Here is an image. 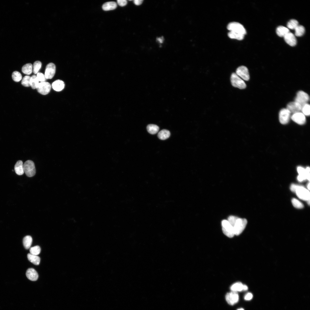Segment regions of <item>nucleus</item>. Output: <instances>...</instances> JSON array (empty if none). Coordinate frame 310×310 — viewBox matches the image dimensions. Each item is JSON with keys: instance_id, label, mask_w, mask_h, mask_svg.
Wrapping results in <instances>:
<instances>
[{"instance_id": "obj_38", "label": "nucleus", "mask_w": 310, "mask_h": 310, "mask_svg": "<svg viewBox=\"0 0 310 310\" xmlns=\"http://www.w3.org/2000/svg\"><path fill=\"white\" fill-rule=\"evenodd\" d=\"M36 77L38 81L41 82H45L46 79L44 75L40 72L37 73Z\"/></svg>"}, {"instance_id": "obj_24", "label": "nucleus", "mask_w": 310, "mask_h": 310, "mask_svg": "<svg viewBox=\"0 0 310 310\" xmlns=\"http://www.w3.org/2000/svg\"><path fill=\"white\" fill-rule=\"evenodd\" d=\"M170 131L166 129H163L159 131L158 134V138L161 140H164L168 138L170 136Z\"/></svg>"}, {"instance_id": "obj_33", "label": "nucleus", "mask_w": 310, "mask_h": 310, "mask_svg": "<svg viewBox=\"0 0 310 310\" xmlns=\"http://www.w3.org/2000/svg\"><path fill=\"white\" fill-rule=\"evenodd\" d=\"M12 77L14 81L18 82L22 80V77L21 74L19 72L15 71L13 72Z\"/></svg>"}, {"instance_id": "obj_34", "label": "nucleus", "mask_w": 310, "mask_h": 310, "mask_svg": "<svg viewBox=\"0 0 310 310\" xmlns=\"http://www.w3.org/2000/svg\"><path fill=\"white\" fill-rule=\"evenodd\" d=\"M302 113L305 116H308L310 114V106L308 103L304 105L302 108Z\"/></svg>"}, {"instance_id": "obj_20", "label": "nucleus", "mask_w": 310, "mask_h": 310, "mask_svg": "<svg viewBox=\"0 0 310 310\" xmlns=\"http://www.w3.org/2000/svg\"><path fill=\"white\" fill-rule=\"evenodd\" d=\"M117 7L116 3L114 1H109L104 3L102 6L103 10L105 11L114 10Z\"/></svg>"}, {"instance_id": "obj_15", "label": "nucleus", "mask_w": 310, "mask_h": 310, "mask_svg": "<svg viewBox=\"0 0 310 310\" xmlns=\"http://www.w3.org/2000/svg\"><path fill=\"white\" fill-rule=\"evenodd\" d=\"M284 39L288 44L291 46H295L297 44V40L294 35L289 32L284 37Z\"/></svg>"}, {"instance_id": "obj_36", "label": "nucleus", "mask_w": 310, "mask_h": 310, "mask_svg": "<svg viewBox=\"0 0 310 310\" xmlns=\"http://www.w3.org/2000/svg\"><path fill=\"white\" fill-rule=\"evenodd\" d=\"M31 77L29 75L25 76L21 82L22 84L24 86L28 87L30 86V81Z\"/></svg>"}, {"instance_id": "obj_30", "label": "nucleus", "mask_w": 310, "mask_h": 310, "mask_svg": "<svg viewBox=\"0 0 310 310\" xmlns=\"http://www.w3.org/2000/svg\"><path fill=\"white\" fill-rule=\"evenodd\" d=\"M295 35L297 36H301L303 35L305 32V28L303 26L298 25L294 29Z\"/></svg>"}, {"instance_id": "obj_25", "label": "nucleus", "mask_w": 310, "mask_h": 310, "mask_svg": "<svg viewBox=\"0 0 310 310\" xmlns=\"http://www.w3.org/2000/svg\"><path fill=\"white\" fill-rule=\"evenodd\" d=\"M228 35L230 38L235 39L239 40H243L245 35L240 33L230 31L228 33Z\"/></svg>"}, {"instance_id": "obj_22", "label": "nucleus", "mask_w": 310, "mask_h": 310, "mask_svg": "<svg viewBox=\"0 0 310 310\" xmlns=\"http://www.w3.org/2000/svg\"><path fill=\"white\" fill-rule=\"evenodd\" d=\"M27 256L28 260L30 262L36 265H39L40 261V258L39 257L30 253H28Z\"/></svg>"}, {"instance_id": "obj_10", "label": "nucleus", "mask_w": 310, "mask_h": 310, "mask_svg": "<svg viewBox=\"0 0 310 310\" xmlns=\"http://www.w3.org/2000/svg\"><path fill=\"white\" fill-rule=\"evenodd\" d=\"M236 73L243 79L248 81L250 78L249 73L247 68L244 66L239 67L236 70Z\"/></svg>"}, {"instance_id": "obj_9", "label": "nucleus", "mask_w": 310, "mask_h": 310, "mask_svg": "<svg viewBox=\"0 0 310 310\" xmlns=\"http://www.w3.org/2000/svg\"><path fill=\"white\" fill-rule=\"evenodd\" d=\"M51 88L50 84L47 82H41L39 83L36 89L40 94L45 95L48 94Z\"/></svg>"}, {"instance_id": "obj_26", "label": "nucleus", "mask_w": 310, "mask_h": 310, "mask_svg": "<svg viewBox=\"0 0 310 310\" xmlns=\"http://www.w3.org/2000/svg\"><path fill=\"white\" fill-rule=\"evenodd\" d=\"M32 68L33 66L32 64L27 63L23 66L22 69V71L24 74L29 75L32 73L33 71Z\"/></svg>"}, {"instance_id": "obj_27", "label": "nucleus", "mask_w": 310, "mask_h": 310, "mask_svg": "<svg viewBox=\"0 0 310 310\" xmlns=\"http://www.w3.org/2000/svg\"><path fill=\"white\" fill-rule=\"evenodd\" d=\"M159 129L158 126L153 124H149L147 127L148 131L152 134H154L157 133L158 132Z\"/></svg>"}, {"instance_id": "obj_18", "label": "nucleus", "mask_w": 310, "mask_h": 310, "mask_svg": "<svg viewBox=\"0 0 310 310\" xmlns=\"http://www.w3.org/2000/svg\"><path fill=\"white\" fill-rule=\"evenodd\" d=\"M52 86L53 89L56 91L59 92L62 90L65 87V84L64 82L62 80H57L52 84Z\"/></svg>"}, {"instance_id": "obj_43", "label": "nucleus", "mask_w": 310, "mask_h": 310, "mask_svg": "<svg viewBox=\"0 0 310 310\" xmlns=\"http://www.w3.org/2000/svg\"><path fill=\"white\" fill-rule=\"evenodd\" d=\"M143 0H134L133 1L134 3L136 5H141L142 3Z\"/></svg>"}, {"instance_id": "obj_37", "label": "nucleus", "mask_w": 310, "mask_h": 310, "mask_svg": "<svg viewBox=\"0 0 310 310\" xmlns=\"http://www.w3.org/2000/svg\"><path fill=\"white\" fill-rule=\"evenodd\" d=\"M292 202L293 206L296 208L301 209L304 207L303 204L296 198H293L292 200Z\"/></svg>"}, {"instance_id": "obj_19", "label": "nucleus", "mask_w": 310, "mask_h": 310, "mask_svg": "<svg viewBox=\"0 0 310 310\" xmlns=\"http://www.w3.org/2000/svg\"><path fill=\"white\" fill-rule=\"evenodd\" d=\"M14 170L16 173L18 175H21L24 174L23 164L22 160H19L17 162L14 166Z\"/></svg>"}, {"instance_id": "obj_12", "label": "nucleus", "mask_w": 310, "mask_h": 310, "mask_svg": "<svg viewBox=\"0 0 310 310\" xmlns=\"http://www.w3.org/2000/svg\"><path fill=\"white\" fill-rule=\"evenodd\" d=\"M56 71L55 65L53 63H50L46 66L44 75L46 79H52L54 76Z\"/></svg>"}, {"instance_id": "obj_40", "label": "nucleus", "mask_w": 310, "mask_h": 310, "mask_svg": "<svg viewBox=\"0 0 310 310\" xmlns=\"http://www.w3.org/2000/svg\"><path fill=\"white\" fill-rule=\"evenodd\" d=\"M253 298L252 294L250 292L247 293L244 297V299L246 300H250Z\"/></svg>"}, {"instance_id": "obj_21", "label": "nucleus", "mask_w": 310, "mask_h": 310, "mask_svg": "<svg viewBox=\"0 0 310 310\" xmlns=\"http://www.w3.org/2000/svg\"><path fill=\"white\" fill-rule=\"evenodd\" d=\"M289 32V29L284 26H280L278 27L276 29L277 34L280 37H284Z\"/></svg>"}, {"instance_id": "obj_42", "label": "nucleus", "mask_w": 310, "mask_h": 310, "mask_svg": "<svg viewBox=\"0 0 310 310\" xmlns=\"http://www.w3.org/2000/svg\"><path fill=\"white\" fill-rule=\"evenodd\" d=\"M307 176V179L309 181L310 180V168L309 167H307L305 169Z\"/></svg>"}, {"instance_id": "obj_8", "label": "nucleus", "mask_w": 310, "mask_h": 310, "mask_svg": "<svg viewBox=\"0 0 310 310\" xmlns=\"http://www.w3.org/2000/svg\"><path fill=\"white\" fill-rule=\"evenodd\" d=\"M290 113L286 108H283L280 111L279 118L280 123L282 124H286L289 122Z\"/></svg>"}, {"instance_id": "obj_7", "label": "nucleus", "mask_w": 310, "mask_h": 310, "mask_svg": "<svg viewBox=\"0 0 310 310\" xmlns=\"http://www.w3.org/2000/svg\"><path fill=\"white\" fill-rule=\"evenodd\" d=\"M309 99V96L307 94L303 91H300L297 93L295 101L299 104L302 107L307 103Z\"/></svg>"}, {"instance_id": "obj_23", "label": "nucleus", "mask_w": 310, "mask_h": 310, "mask_svg": "<svg viewBox=\"0 0 310 310\" xmlns=\"http://www.w3.org/2000/svg\"><path fill=\"white\" fill-rule=\"evenodd\" d=\"M32 237L30 235L25 237L23 240V244L25 248L26 249H29L32 245Z\"/></svg>"}, {"instance_id": "obj_41", "label": "nucleus", "mask_w": 310, "mask_h": 310, "mask_svg": "<svg viewBox=\"0 0 310 310\" xmlns=\"http://www.w3.org/2000/svg\"><path fill=\"white\" fill-rule=\"evenodd\" d=\"M297 186L298 185L294 184H292L290 188L291 190L293 192H295Z\"/></svg>"}, {"instance_id": "obj_14", "label": "nucleus", "mask_w": 310, "mask_h": 310, "mask_svg": "<svg viewBox=\"0 0 310 310\" xmlns=\"http://www.w3.org/2000/svg\"><path fill=\"white\" fill-rule=\"evenodd\" d=\"M302 108V106L299 104L294 101L288 103L287 105L286 108L290 113L294 114L300 112Z\"/></svg>"}, {"instance_id": "obj_47", "label": "nucleus", "mask_w": 310, "mask_h": 310, "mask_svg": "<svg viewBox=\"0 0 310 310\" xmlns=\"http://www.w3.org/2000/svg\"><path fill=\"white\" fill-rule=\"evenodd\" d=\"M237 310H244V309L243 308H241V309H237Z\"/></svg>"}, {"instance_id": "obj_4", "label": "nucleus", "mask_w": 310, "mask_h": 310, "mask_svg": "<svg viewBox=\"0 0 310 310\" xmlns=\"http://www.w3.org/2000/svg\"><path fill=\"white\" fill-rule=\"evenodd\" d=\"M232 86L240 89H243L246 88V85L244 81L235 73H233L230 78Z\"/></svg>"}, {"instance_id": "obj_39", "label": "nucleus", "mask_w": 310, "mask_h": 310, "mask_svg": "<svg viewBox=\"0 0 310 310\" xmlns=\"http://www.w3.org/2000/svg\"><path fill=\"white\" fill-rule=\"evenodd\" d=\"M117 1L118 4L121 7L126 5L127 3V1L126 0H117Z\"/></svg>"}, {"instance_id": "obj_13", "label": "nucleus", "mask_w": 310, "mask_h": 310, "mask_svg": "<svg viewBox=\"0 0 310 310\" xmlns=\"http://www.w3.org/2000/svg\"><path fill=\"white\" fill-rule=\"evenodd\" d=\"M291 119L294 122L300 125L304 124L306 122L305 116L300 112L293 114L291 117Z\"/></svg>"}, {"instance_id": "obj_1", "label": "nucleus", "mask_w": 310, "mask_h": 310, "mask_svg": "<svg viewBox=\"0 0 310 310\" xmlns=\"http://www.w3.org/2000/svg\"><path fill=\"white\" fill-rule=\"evenodd\" d=\"M227 220L233 227L234 234L236 235H238L243 232L247 223L246 219L233 216H229Z\"/></svg>"}, {"instance_id": "obj_16", "label": "nucleus", "mask_w": 310, "mask_h": 310, "mask_svg": "<svg viewBox=\"0 0 310 310\" xmlns=\"http://www.w3.org/2000/svg\"><path fill=\"white\" fill-rule=\"evenodd\" d=\"M26 275L28 279L32 281L36 280L38 277L37 272L33 268L28 269L26 272Z\"/></svg>"}, {"instance_id": "obj_46", "label": "nucleus", "mask_w": 310, "mask_h": 310, "mask_svg": "<svg viewBox=\"0 0 310 310\" xmlns=\"http://www.w3.org/2000/svg\"><path fill=\"white\" fill-rule=\"evenodd\" d=\"M307 187L308 189L309 190V189H310V183H308V184Z\"/></svg>"}, {"instance_id": "obj_29", "label": "nucleus", "mask_w": 310, "mask_h": 310, "mask_svg": "<svg viewBox=\"0 0 310 310\" xmlns=\"http://www.w3.org/2000/svg\"><path fill=\"white\" fill-rule=\"evenodd\" d=\"M39 81L36 76V75H33L31 77L30 84V86L32 89H35L36 88L39 83Z\"/></svg>"}, {"instance_id": "obj_35", "label": "nucleus", "mask_w": 310, "mask_h": 310, "mask_svg": "<svg viewBox=\"0 0 310 310\" xmlns=\"http://www.w3.org/2000/svg\"><path fill=\"white\" fill-rule=\"evenodd\" d=\"M41 249L40 247L38 245L31 247L30 249V253L34 255H37L40 253Z\"/></svg>"}, {"instance_id": "obj_5", "label": "nucleus", "mask_w": 310, "mask_h": 310, "mask_svg": "<svg viewBox=\"0 0 310 310\" xmlns=\"http://www.w3.org/2000/svg\"><path fill=\"white\" fill-rule=\"evenodd\" d=\"M227 29L230 31L237 32L244 35L246 33V30L244 26L237 22H232L229 23L227 25Z\"/></svg>"}, {"instance_id": "obj_44", "label": "nucleus", "mask_w": 310, "mask_h": 310, "mask_svg": "<svg viewBox=\"0 0 310 310\" xmlns=\"http://www.w3.org/2000/svg\"><path fill=\"white\" fill-rule=\"evenodd\" d=\"M248 288L247 286L246 285H243V290L246 291L248 290Z\"/></svg>"}, {"instance_id": "obj_11", "label": "nucleus", "mask_w": 310, "mask_h": 310, "mask_svg": "<svg viewBox=\"0 0 310 310\" xmlns=\"http://www.w3.org/2000/svg\"><path fill=\"white\" fill-rule=\"evenodd\" d=\"M225 298L228 304L233 305L238 301L239 296L237 292L232 291L226 294Z\"/></svg>"}, {"instance_id": "obj_31", "label": "nucleus", "mask_w": 310, "mask_h": 310, "mask_svg": "<svg viewBox=\"0 0 310 310\" xmlns=\"http://www.w3.org/2000/svg\"><path fill=\"white\" fill-rule=\"evenodd\" d=\"M298 25V22L297 20L292 19L288 22L287 24V28L292 30L294 29Z\"/></svg>"}, {"instance_id": "obj_6", "label": "nucleus", "mask_w": 310, "mask_h": 310, "mask_svg": "<svg viewBox=\"0 0 310 310\" xmlns=\"http://www.w3.org/2000/svg\"><path fill=\"white\" fill-rule=\"evenodd\" d=\"M295 192L300 199L307 201L310 200V192L303 187L298 185Z\"/></svg>"}, {"instance_id": "obj_3", "label": "nucleus", "mask_w": 310, "mask_h": 310, "mask_svg": "<svg viewBox=\"0 0 310 310\" xmlns=\"http://www.w3.org/2000/svg\"><path fill=\"white\" fill-rule=\"evenodd\" d=\"M221 225L223 233L229 238H232L235 235L233 227L227 220L222 221Z\"/></svg>"}, {"instance_id": "obj_45", "label": "nucleus", "mask_w": 310, "mask_h": 310, "mask_svg": "<svg viewBox=\"0 0 310 310\" xmlns=\"http://www.w3.org/2000/svg\"><path fill=\"white\" fill-rule=\"evenodd\" d=\"M162 39V38H158V41H159V42H160V43H161L162 42H163V39Z\"/></svg>"}, {"instance_id": "obj_32", "label": "nucleus", "mask_w": 310, "mask_h": 310, "mask_svg": "<svg viewBox=\"0 0 310 310\" xmlns=\"http://www.w3.org/2000/svg\"><path fill=\"white\" fill-rule=\"evenodd\" d=\"M42 63L39 61H35L33 65V71L34 73L37 74L41 67Z\"/></svg>"}, {"instance_id": "obj_28", "label": "nucleus", "mask_w": 310, "mask_h": 310, "mask_svg": "<svg viewBox=\"0 0 310 310\" xmlns=\"http://www.w3.org/2000/svg\"><path fill=\"white\" fill-rule=\"evenodd\" d=\"M243 285L241 282H236L231 286L230 289L232 291H241L243 290Z\"/></svg>"}, {"instance_id": "obj_2", "label": "nucleus", "mask_w": 310, "mask_h": 310, "mask_svg": "<svg viewBox=\"0 0 310 310\" xmlns=\"http://www.w3.org/2000/svg\"><path fill=\"white\" fill-rule=\"evenodd\" d=\"M24 173L28 177L34 176L36 174V169L34 162L30 160L26 161L23 164Z\"/></svg>"}, {"instance_id": "obj_17", "label": "nucleus", "mask_w": 310, "mask_h": 310, "mask_svg": "<svg viewBox=\"0 0 310 310\" xmlns=\"http://www.w3.org/2000/svg\"><path fill=\"white\" fill-rule=\"evenodd\" d=\"M297 171L299 173L297 179L299 181H302L307 179V176L306 170L304 168L299 166L297 168Z\"/></svg>"}]
</instances>
